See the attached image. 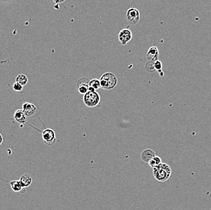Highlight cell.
<instances>
[{
	"label": "cell",
	"instance_id": "obj_1",
	"mask_svg": "<svg viewBox=\"0 0 211 210\" xmlns=\"http://www.w3.org/2000/svg\"><path fill=\"white\" fill-rule=\"evenodd\" d=\"M171 167L165 163H161L158 166L153 168V174L155 179L159 182H165L171 176Z\"/></svg>",
	"mask_w": 211,
	"mask_h": 210
},
{
	"label": "cell",
	"instance_id": "obj_2",
	"mask_svg": "<svg viewBox=\"0 0 211 210\" xmlns=\"http://www.w3.org/2000/svg\"><path fill=\"white\" fill-rule=\"evenodd\" d=\"M101 87L106 90L114 88L118 83V79L116 75L111 72L104 73L100 79Z\"/></svg>",
	"mask_w": 211,
	"mask_h": 210
},
{
	"label": "cell",
	"instance_id": "obj_3",
	"mask_svg": "<svg viewBox=\"0 0 211 210\" xmlns=\"http://www.w3.org/2000/svg\"><path fill=\"white\" fill-rule=\"evenodd\" d=\"M101 101L99 93L96 91H88L83 95V102L88 107H95L97 106Z\"/></svg>",
	"mask_w": 211,
	"mask_h": 210
},
{
	"label": "cell",
	"instance_id": "obj_4",
	"mask_svg": "<svg viewBox=\"0 0 211 210\" xmlns=\"http://www.w3.org/2000/svg\"><path fill=\"white\" fill-rule=\"evenodd\" d=\"M42 138L47 146H52L57 142L55 132L51 128H45L42 131Z\"/></svg>",
	"mask_w": 211,
	"mask_h": 210
},
{
	"label": "cell",
	"instance_id": "obj_5",
	"mask_svg": "<svg viewBox=\"0 0 211 210\" xmlns=\"http://www.w3.org/2000/svg\"><path fill=\"white\" fill-rule=\"evenodd\" d=\"M126 18L130 24L136 25L139 21L140 13L136 8H129L126 12Z\"/></svg>",
	"mask_w": 211,
	"mask_h": 210
},
{
	"label": "cell",
	"instance_id": "obj_6",
	"mask_svg": "<svg viewBox=\"0 0 211 210\" xmlns=\"http://www.w3.org/2000/svg\"><path fill=\"white\" fill-rule=\"evenodd\" d=\"M132 38V33L128 29H122L119 33V39L122 45H126L131 41Z\"/></svg>",
	"mask_w": 211,
	"mask_h": 210
},
{
	"label": "cell",
	"instance_id": "obj_7",
	"mask_svg": "<svg viewBox=\"0 0 211 210\" xmlns=\"http://www.w3.org/2000/svg\"><path fill=\"white\" fill-rule=\"evenodd\" d=\"M89 80L86 78H81L77 82V86L78 92L81 95H85L89 91Z\"/></svg>",
	"mask_w": 211,
	"mask_h": 210
},
{
	"label": "cell",
	"instance_id": "obj_8",
	"mask_svg": "<svg viewBox=\"0 0 211 210\" xmlns=\"http://www.w3.org/2000/svg\"><path fill=\"white\" fill-rule=\"evenodd\" d=\"M22 110L24 111L27 117H28V116H32L34 115L36 113L37 108L34 104L30 102H25L22 104Z\"/></svg>",
	"mask_w": 211,
	"mask_h": 210
},
{
	"label": "cell",
	"instance_id": "obj_9",
	"mask_svg": "<svg viewBox=\"0 0 211 210\" xmlns=\"http://www.w3.org/2000/svg\"><path fill=\"white\" fill-rule=\"evenodd\" d=\"M159 56H160L159 50L158 47L156 46L151 47L146 54V56L148 61H154V62L158 60Z\"/></svg>",
	"mask_w": 211,
	"mask_h": 210
},
{
	"label": "cell",
	"instance_id": "obj_10",
	"mask_svg": "<svg viewBox=\"0 0 211 210\" xmlns=\"http://www.w3.org/2000/svg\"><path fill=\"white\" fill-rule=\"evenodd\" d=\"M15 120L20 124H24L27 121V116L22 109L17 110L13 115Z\"/></svg>",
	"mask_w": 211,
	"mask_h": 210
},
{
	"label": "cell",
	"instance_id": "obj_11",
	"mask_svg": "<svg viewBox=\"0 0 211 210\" xmlns=\"http://www.w3.org/2000/svg\"><path fill=\"white\" fill-rule=\"evenodd\" d=\"M155 156V153L151 149L144 150L141 153V158L145 163H149V161Z\"/></svg>",
	"mask_w": 211,
	"mask_h": 210
},
{
	"label": "cell",
	"instance_id": "obj_12",
	"mask_svg": "<svg viewBox=\"0 0 211 210\" xmlns=\"http://www.w3.org/2000/svg\"><path fill=\"white\" fill-rule=\"evenodd\" d=\"M20 183L22 188H26L29 186L32 182V178L27 174H22L19 179Z\"/></svg>",
	"mask_w": 211,
	"mask_h": 210
},
{
	"label": "cell",
	"instance_id": "obj_13",
	"mask_svg": "<svg viewBox=\"0 0 211 210\" xmlns=\"http://www.w3.org/2000/svg\"><path fill=\"white\" fill-rule=\"evenodd\" d=\"M10 187L14 192H19L22 190V187L19 180H12L9 182Z\"/></svg>",
	"mask_w": 211,
	"mask_h": 210
},
{
	"label": "cell",
	"instance_id": "obj_14",
	"mask_svg": "<svg viewBox=\"0 0 211 210\" xmlns=\"http://www.w3.org/2000/svg\"><path fill=\"white\" fill-rule=\"evenodd\" d=\"M28 82V78L27 76L24 74L18 75L16 78V82H18V84H21L23 87L27 84Z\"/></svg>",
	"mask_w": 211,
	"mask_h": 210
},
{
	"label": "cell",
	"instance_id": "obj_15",
	"mask_svg": "<svg viewBox=\"0 0 211 210\" xmlns=\"http://www.w3.org/2000/svg\"><path fill=\"white\" fill-rule=\"evenodd\" d=\"M162 162H161V159L158 157V156H155L154 157H153L150 161L148 163L149 166L151 167H152V168L158 166L160 164H161Z\"/></svg>",
	"mask_w": 211,
	"mask_h": 210
},
{
	"label": "cell",
	"instance_id": "obj_16",
	"mask_svg": "<svg viewBox=\"0 0 211 210\" xmlns=\"http://www.w3.org/2000/svg\"><path fill=\"white\" fill-rule=\"evenodd\" d=\"M89 87L93 88L94 90H97L99 89L100 86V79H93L89 81Z\"/></svg>",
	"mask_w": 211,
	"mask_h": 210
},
{
	"label": "cell",
	"instance_id": "obj_17",
	"mask_svg": "<svg viewBox=\"0 0 211 210\" xmlns=\"http://www.w3.org/2000/svg\"><path fill=\"white\" fill-rule=\"evenodd\" d=\"M154 67L155 68V70L157 71L159 73V75L160 76H164V73L162 70L163 68V64L160 60H157L154 62Z\"/></svg>",
	"mask_w": 211,
	"mask_h": 210
},
{
	"label": "cell",
	"instance_id": "obj_18",
	"mask_svg": "<svg viewBox=\"0 0 211 210\" xmlns=\"http://www.w3.org/2000/svg\"><path fill=\"white\" fill-rule=\"evenodd\" d=\"M145 68H146V70L149 73L155 72L156 70H155V68L154 67V62L150 61H148V62H146V63L145 64Z\"/></svg>",
	"mask_w": 211,
	"mask_h": 210
},
{
	"label": "cell",
	"instance_id": "obj_19",
	"mask_svg": "<svg viewBox=\"0 0 211 210\" xmlns=\"http://www.w3.org/2000/svg\"><path fill=\"white\" fill-rule=\"evenodd\" d=\"M13 90L15 91H17V92H19L21 91L23 89V86L21 85V84H18V82H15L13 84Z\"/></svg>",
	"mask_w": 211,
	"mask_h": 210
},
{
	"label": "cell",
	"instance_id": "obj_20",
	"mask_svg": "<svg viewBox=\"0 0 211 210\" xmlns=\"http://www.w3.org/2000/svg\"><path fill=\"white\" fill-rule=\"evenodd\" d=\"M3 142V137L2 134L0 133V145L2 144Z\"/></svg>",
	"mask_w": 211,
	"mask_h": 210
}]
</instances>
